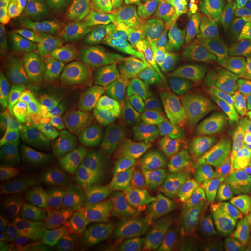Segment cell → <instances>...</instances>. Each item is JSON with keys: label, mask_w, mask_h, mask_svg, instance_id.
I'll use <instances>...</instances> for the list:
<instances>
[{"label": "cell", "mask_w": 251, "mask_h": 251, "mask_svg": "<svg viewBox=\"0 0 251 251\" xmlns=\"http://www.w3.org/2000/svg\"><path fill=\"white\" fill-rule=\"evenodd\" d=\"M249 117L238 108L217 103L198 92L171 94L160 100L158 117L184 137H194L228 126Z\"/></svg>", "instance_id": "6da1fadb"}, {"label": "cell", "mask_w": 251, "mask_h": 251, "mask_svg": "<svg viewBox=\"0 0 251 251\" xmlns=\"http://www.w3.org/2000/svg\"><path fill=\"white\" fill-rule=\"evenodd\" d=\"M185 58V53L175 52L168 44L146 43L132 50L119 70L131 83H148L176 68Z\"/></svg>", "instance_id": "8992f818"}, {"label": "cell", "mask_w": 251, "mask_h": 251, "mask_svg": "<svg viewBox=\"0 0 251 251\" xmlns=\"http://www.w3.org/2000/svg\"><path fill=\"white\" fill-rule=\"evenodd\" d=\"M37 20V32L45 25L46 22L50 19L53 11L56 0H34Z\"/></svg>", "instance_id": "f35d334b"}, {"label": "cell", "mask_w": 251, "mask_h": 251, "mask_svg": "<svg viewBox=\"0 0 251 251\" xmlns=\"http://www.w3.org/2000/svg\"><path fill=\"white\" fill-rule=\"evenodd\" d=\"M98 16L89 0H56L48 28L64 40L81 41L99 34Z\"/></svg>", "instance_id": "52a82bcc"}, {"label": "cell", "mask_w": 251, "mask_h": 251, "mask_svg": "<svg viewBox=\"0 0 251 251\" xmlns=\"http://www.w3.org/2000/svg\"><path fill=\"white\" fill-rule=\"evenodd\" d=\"M231 58L232 50L228 46L200 50L186 57L171 75V87L180 90L198 87Z\"/></svg>", "instance_id": "5bb4252c"}, {"label": "cell", "mask_w": 251, "mask_h": 251, "mask_svg": "<svg viewBox=\"0 0 251 251\" xmlns=\"http://www.w3.org/2000/svg\"><path fill=\"white\" fill-rule=\"evenodd\" d=\"M50 171L42 169H30L24 172L19 185L16 202V219L23 230L29 235L25 217L36 205L46 182L50 179Z\"/></svg>", "instance_id": "44dd1931"}, {"label": "cell", "mask_w": 251, "mask_h": 251, "mask_svg": "<svg viewBox=\"0 0 251 251\" xmlns=\"http://www.w3.org/2000/svg\"><path fill=\"white\" fill-rule=\"evenodd\" d=\"M210 185L219 194L233 200L244 211L251 202V154L241 150L233 160L210 175Z\"/></svg>", "instance_id": "4fadbf2b"}, {"label": "cell", "mask_w": 251, "mask_h": 251, "mask_svg": "<svg viewBox=\"0 0 251 251\" xmlns=\"http://www.w3.org/2000/svg\"><path fill=\"white\" fill-rule=\"evenodd\" d=\"M105 251H130L126 235L122 232L98 233V244Z\"/></svg>", "instance_id": "74e56055"}, {"label": "cell", "mask_w": 251, "mask_h": 251, "mask_svg": "<svg viewBox=\"0 0 251 251\" xmlns=\"http://www.w3.org/2000/svg\"><path fill=\"white\" fill-rule=\"evenodd\" d=\"M250 6H251V0H250Z\"/></svg>", "instance_id": "7dc6e473"}, {"label": "cell", "mask_w": 251, "mask_h": 251, "mask_svg": "<svg viewBox=\"0 0 251 251\" xmlns=\"http://www.w3.org/2000/svg\"><path fill=\"white\" fill-rule=\"evenodd\" d=\"M212 75L226 78L251 80V63L230 59L221 65Z\"/></svg>", "instance_id": "d590c367"}, {"label": "cell", "mask_w": 251, "mask_h": 251, "mask_svg": "<svg viewBox=\"0 0 251 251\" xmlns=\"http://www.w3.org/2000/svg\"><path fill=\"white\" fill-rule=\"evenodd\" d=\"M187 230L192 241L204 251H217L225 249L233 234L221 225L206 220H198L190 216Z\"/></svg>", "instance_id": "7402d4cb"}, {"label": "cell", "mask_w": 251, "mask_h": 251, "mask_svg": "<svg viewBox=\"0 0 251 251\" xmlns=\"http://www.w3.org/2000/svg\"><path fill=\"white\" fill-rule=\"evenodd\" d=\"M28 234L23 230L18 220H11L1 226V251H21Z\"/></svg>", "instance_id": "4dcf8cb0"}, {"label": "cell", "mask_w": 251, "mask_h": 251, "mask_svg": "<svg viewBox=\"0 0 251 251\" xmlns=\"http://www.w3.org/2000/svg\"><path fill=\"white\" fill-rule=\"evenodd\" d=\"M225 9V19L235 21L244 14L248 0H222Z\"/></svg>", "instance_id": "60d3db41"}, {"label": "cell", "mask_w": 251, "mask_h": 251, "mask_svg": "<svg viewBox=\"0 0 251 251\" xmlns=\"http://www.w3.org/2000/svg\"><path fill=\"white\" fill-rule=\"evenodd\" d=\"M231 39L232 33L227 26H214L183 20L168 37L166 44L177 53H186L192 50H213L228 46Z\"/></svg>", "instance_id": "9a60e30c"}, {"label": "cell", "mask_w": 251, "mask_h": 251, "mask_svg": "<svg viewBox=\"0 0 251 251\" xmlns=\"http://www.w3.org/2000/svg\"><path fill=\"white\" fill-rule=\"evenodd\" d=\"M61 251H105L99 246L77 245L75 247H65Z\"/></svg>", "instance_id": "ee69618b"}, {"label": "cell", "mask_w": 251, "mask_h": 251, "mask_svg": "<svg viewBox=\"0 0 251 251\" xmlns=\"http://www.w3.org/2000/svg\"><path fill=\"white\" fill-rule=\"evenodd\" d=\"M243 251V250H240V249H235V248H230V249H223V250H221V251Z\"/></svg>", "instance_id": "f6af8a7d"}, {"label": "cell", "mask_w": 251, "mask_h": 251, "mask_svg": "<svg viewBox=\"0 0 251 251\" xmlns=\"http://www.w3.org/2000/svg\"><path fill=\"white\" fill-rule=\"evenodd\" d=\"M131 210L127 205H120L115 211L100 220L92 234L123 232L131 222Z\"/></svg>", "instance_id": "f546056e"}, {"label": "cell", "mask_w": 251, "mask_h": 251, "mask_svg": "<svg viewBox=\"0 0 251 251\" xmlns=\"http://www.w3.org/2000/svg\"><path fill=\"white\" fill-rule=\"evenodd\" d=\"M191 216L215 223L234 235L241 231L244 214L233 200L210 190L201 195Z\"/></svg>", "instance_id": "d6986e66"}, {"label": "cell", "mask_w": 251, "mask_h": 251, "mask_svg": "<svg viewBox=\"0 0 251 251\" xmlns=\"http://www.w3.org/2000/svg\"><path fill=\"white\" fill-rule=\"evenodd\" d=\"M185 17L210 25H219L225 19L222 0H182Z\"/></svg>", "instance_id": "484cf974"}, {"label": "cell", "mask_w": 251, "mask_h": 251, "mask_svg": "<svg viewBox=\"0 0 251 251\" xmlns=\"http://www.w3.org/2000/svg\"><path fill=\"white\" fill-rule=\"evenodd\" d=\"M44 52L69 63L97 68H110L121 57L117 46L108 41L67 42L52 33L42 37Z\"/></svg>", "instance_id": "9c48e42d"}, {"label": "cell", "mask_w": 251, "mask_h": 251, "mask_svg": "<svg viewBox=\"0 0 251 251\" xmlns=\"http://www.w3.org/2000/svg\"><path fill=\"white\" fill-rule=\"evenodd\" d=\"M199 251L198 250H196V249H194V248H186V249H182L181 251Z\"/></svg>", "instance_id": "bcb514c9"}, {"label": "cell", "mask_w": 251, "mask_h": 251, "mask_svg": "<svg viewBox=\"0 0 251 251\" xmlns=\"http://www.w3.org/2000/svg\"><path fill=\"white\" fill-rule=\"evenodd\" d=\"M126 90V81L122 76L85 65L84 79L80 85L75 87L73 105L84 114H91L106 100L124 93Z\"/></svg>", "instance_id": "7c38bea8"}, {"label": "cell", "mask_w": 251, "mask_h": 251, "mask_svg": "<svg viewBox=\"0 0 251 251\" xmlns=\"http://www.w3.org/2000/svg\"><path fill=\"white\" fill-rule=\"evenodd\" d=\"M188 230L162 220L143 217L126 230L130 251H179L187 241Z\"/></svg>", "instance_id": "30bf717a"}, {"label": "cell", "mask_w": 251, "mask_h": 251, "mask_svg": "<svg viewBox=\"0 0 251 251\" xmlns=\"http://www.w3.org/2000/svg\"><path fill=\"white\" fill-rule=\"evenodd\" d=\"M108 26L124 25L142 8L145 0H89Z\"/></svg>", "instance_id": "cb8c5ba5"}, {"label": "cell", "mask_w": 251, "mask_h": 251, "mask_svg": "<svg viewBox=\"0 0 251 251\" xmlns=\"http://www.w3.org/2000/svg\"><path fill=\"white\" fill-rule=\"evenodd\" d=\"M10 145L17 161L28 170L62 173L63 163L54 150L44 116L32 111L20 115L11 129Z\"/></svg>", "instance_id": "3957f363"}, {"label": "cell", "mask_w": 251, "mask_h": 251, "mask_svg": "<svg viewBox=\"0 0 251 251\" xmlns=\"http://www.w3.org/2000/svg\"><path fill=\"white\" fill-rule=\"evenodd\" d=\"M206 85L227 97L251 107V80L220 77L211 75Z\"/></svg>", "instance_id": "83f0119b"}, {"label": "cell", "mask_w": 251, "mask_h": 251, "mask_svg": "<svg viewBox=\"0 0 251 251\" xmlns=\"http://www.w3.org/2000/svg\"><path fill=\"white\" fill-rule=\"evenodd\" d=\"M16 101V91L12 75L11 61L8 49L0 50V107L1 112H8Z\"/></svg>", "instance_id": "f1b7e54d"}, {"label": "cell", "mask_w": 251, "mask_h": 251, "mask_svg": "<svg viewBox=\"0 0 251 251\" xmlns=\"http://www.w3.org/2000/svg\"><path fill=\"white\" fill-rule=\"evenodd\" d=\"M241 151L233 127L228 126L197 136L189 146V167L211 175L233 160Z\"/></svg>", "instance_id": "ba28073f"}, {"label": "cell", "mask_w": 251, "mask_h": 251, "mask_svg": "<svg viewBox=\"0 0 251 251\" xmlns=\"http://www.w3.org/2000/svg\"><path fill=\"white\" fill-rule=\"evenodd\" d=\"M154 111V100L151 93L136 88L106 100L100 112L126 125H138L148 120Z\"/></svg>", "instance_id": "ac0fdd59"}, {"label": "cell", "mask_w": 251, "mask_h": 251, "mask_svg": "<svg viewBox=\"0 0 251 251\" xmlns=\"http://www.w3.org/2000/svg\"><path fill=\"white\" fill-rule=\"evenodd\" d=\"M28 65L36 67L61 81L63 84L76 87L80 85L84 79L85 65L69 63L58 58H39L30 60Z\"/></svg>", "instance_id": "d4e9b609"}, {"label": "cell", "mask_w": 251, "mask_h": 251, "mask_svg": "<svg viewBox=\"0 0 251 251\" xmlns=\"http://www.w3.org/2000/svg\"><path fill=\"white\" fill-rule=\"evenodd\" d=\"M22 36L16 25V14L0 16V44L5 49L18 46Z\"/></svg>", "instance_id": "8d00e7d4"}, {"label": "cell", "mask_w": 251, "mask_h": 251, "mask_svg": "<svg viewBox=\"0 0 251 251\" xmlns=\"http://www.w3.org/2000/svg\"><path fill=\"white\" fill-rule=\"evenodd\" d=\"M69 199H71V197L63 182L57 179H49L42 189L37 202L44 203L55 208Z\"/></svg>", "instance_id": "836d02e7"}, {"label": "cell", "mask_w": 251, "mask_h": 251, "mask_svg": "<svg viewBox=\"0 0 251 251\" xmlns=\"http://www.w3.org/2000/svg\"><path fill=\"white\" fill-rule=\"evenodd\" d=\"M20 180L17 159L8 146L2 143L0 146V206L7 218L16 213Z\"/></svg>", "instance_id": "ffe728a7"}, {"label": "cell", "mask_w": 251, "mask_h": 251, "mask_svg": "<svg viewBox=\"0 0 251 251\" xmlns=\"http://www.w3.org/2000/svg\"><path fill=\"white\" fill-rule=\"evenodd\" d=\"M16 25L22 36H30L37 33V20L34 0H25L16 13Z\"/></svg>", "instance_id": "1f68e13d"}, {"label": "cell", "mask_w": 251, "mask_h": 251, "mask_svg": "<svg viewBox=\"0 0 251 251\" xmlns=\"http://www.w3.org/2000/svg\"><path fill=\"white\" fill-rule=\"evenodd\" d=\"M82 206L72 198L55 207L56 229H75ZM55 229V230H56Z\"/></svg>", "instance_id": "e575fe53"}, {"label": "cell", "mask_w": 251, "mask_h": 251, "mask_svg": "<svg viewBox=\"0 0 251 251\" xmlns=\"http://www.w3.org/2000/svg\"><path fill=\"white\" fill-rule=\"evenodd\" d=\"M27 99L36 104L56 105L74 98L75 88L26 64L20 69Z\"/></svg>", "instance_id": "e0dca14e"}, {"label": "cell", "mask_w": 251, "mask_h": 251, "mask_svg": "<svg viewBox=\"0 0 251 251\" xmlns=\"http://www.w3.org/2000/svg\"><path fill=\"white\" fill-rule=\"evenodd\" d=\"M209 184L210 175L206 172L191 170L179 174L164 191L159 200V219L176 225L188 219Z\"/></svg>", "instance_id": "5b68a950"}, {"label": "cell", "mask_w": 251, "mask_h": 251, "mask_svg": "<svg viewBox=\"0 0 251 251\" xmlns=\"http://www.w3.org/2000/svg\"><path fill=\"white\" fill-rule=\"evenodd\" d=\"M91 138L88 155L92 161L108 162L112 160L125 144L129 126L119 122L103 114L92 121Z\"/></svg>", "instance_id": "2e32d148"}, {"label": "cell", "mask_w": 251, "mask_h": 251, "mask_svg": "<svg viewBox=\"0 0 251 251\" xmlns=\"http://www.w3.org/2000/svg\"><path fill=\"white\" fill-rule=\"evenodd\" d=\"M184 16L182 0H145L135 23V36L147 43H160L178 28Z\"/></svg>", "instance_id": "8fae6325"}, {"label": "cell", "mask_w": 251, "mask_h": 251, "mask_svg": "<svg viewBox=\"0 0 251 251\" xmlns=\"http://www.w3.org/2000/svg\"><path fill=\"white\" fill-rule=\"evenodd\" d=\"M25 0H0V16L15 15Z\"/></svg>", "instance_id": "7bdbcfd3"}, {"label": "cell", "mask_w": 251, "mask_h": 251, "mask_svg": "<svg viewBox=\"0 0 251 251\" xmlns=\"http://www.w3.org/2000/svg\"><path fill=\"white\" fill-rule=\"evenodd\" d=\"M182 135L170 126L147 123L129 132L121 152L128 171H181L187 161Z\"/></svg>", "instance_id": "7a4b0ae2"}, {"label": "cell", "mask_w": 251, "mask_h": 251, "mask_svg": "<svg viewBox=\"0 0 251 251\" xmlns=\"http://www.w3.org/2000/svg\"><path fill=\"white\" fill-rule=\"evenodd\" d=\"M46 118L50 141L61 161L75 168L83 165L91 138V126L84 113L62 103L50 108Z\"/></svg>", "instance_id": "277c9868"}, {"label": "cell", "mask_w": 251, "mask_h": 251, "mask_svg": "<svg viewBox=\"0 0 251 251\" xmlns=\"http://www.w3.org/2000/svg\"><path fill=\"white\" fill-rule=\"evenodd\" d=\"M236 138L241 150L251 154V116L247 117L236 128Z\"/></svg>", "instance_id": "ab89813d"}, {"label": "cell", "mask_w": 251, "mask_h": 251, "mask_svg": "<svg viewBox=\"0 0 251 251\" xmlns=\"http://www.w3.org/2000/svg\"><path fill=\"white\" fill-rule=\"evenodd\" d=\"M120 203L121 198L106 191L94 188L83 191L78 199V204L90 211L98 221L115 211Z\"/></svg>", "instance_id": "4316f807"}, {"label": "cell", "mask_w": 251, "mask_h": 251, "mask_svg": "<svg viewBox=\"0 0 251 251\" xmlns=\"http://www.w3.org/2000/svg\"><path fill=\"white\" fill-rule=\"evenodd\" d=\"M52 251V250H51V251Z\"/></svg>", "instance_id": "c3c4849f"}, {"label": "cell", "mask_w": 251, "mask_h": 251, "mask_svg": "<svg viewBox=\"0 0 251 251\" xmlns=\"http://www.w3.org/2000/svg\"><path fill=\"white\" fill-rule=\"evenodd\" d=\"M27 229L34 241L41 248L51 245L56 229L55 208L44 203L37 202L25 217Z\"/></svg>", "instance_id": "603a6c76"}, {"label": "cell", "mask_w": 251, "mask_h": 251, "mask_svg": "<svg viewBox=\"0 0 251 251\" xmlns=\"http://www.w3.org/2000/svg\"><path fill=\"white\" fill-rule=\"evenodd\" d=\"M241 231L245 242L251 248V200L244 210Z\"/></svg>", "instance_id": "b9f144b4"}, {"label": "cell", "mask_w": 251, "mask_h": 251, "mask_svg": "<svg viewBox=\"0 0 251 251\" xmlns=\"http://www.w3.org/2000/svg\"><path fill=\"white\" fill-rule=\"evenodd\" d=\"M227 27L232 33V39L228 47L233 49L240 46H245L251 49V10Z\"/></svg>", "instance_id": "d6a6232c"}]
</instances>
